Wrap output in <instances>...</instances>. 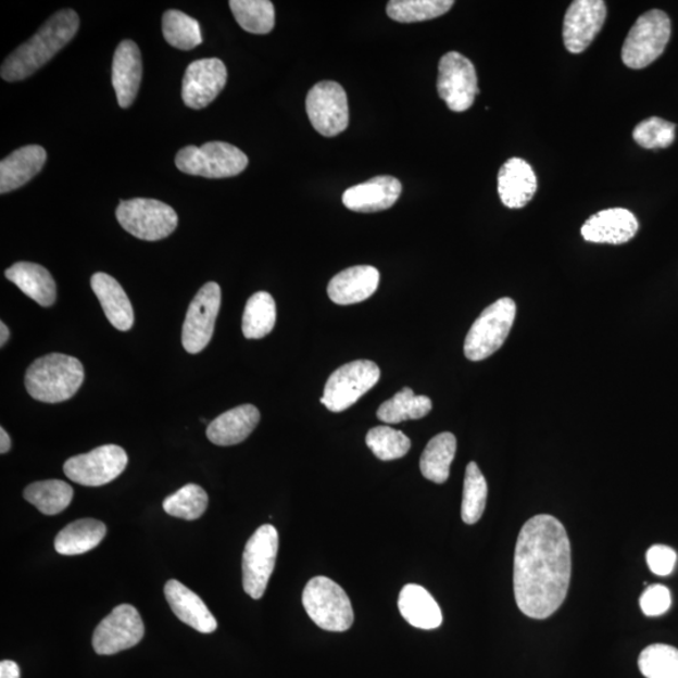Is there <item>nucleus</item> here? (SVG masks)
Masks as SVG:
<instances>
[{"instance_id": "26", "label": "nucleus", "mask_w": 678, "mask_h": 678, "mask_svg": "<svg viewBox=\"0 0 678 678\" xmlns=\"http://www.w3.org/2000/svg\"><path fill=\"white\" fill-rule=\"evenodd\" d=\"M91 287L111 325L123 332L130 330L135 322L133 304L120 282L106 273H96Z\"/></svg>"}, {"instance_id": "36", "label": "nucleus", "mask_w": 678, "mask_h": 678, "mask_svg": "<svg viewBox=\"0 0 678 678\" xmlns=\"http://www.w3.org/2000/svg\"><path fill=\"white\" fill-rule=\"evenodd\" d=\"M163 32L166 42L177 50L190 51L203 43L200 24L180 11H167L163 17Z\"/></svg>"}, {"instance_id": "10", "label": "nucleus", "mask_w": 678, "mask_h": 678, "mask_svg": "<svg viewBox=\"0 0 678 678\" xmlns=\"http://www.w3.org/2000/svg\"><path fill=\"white\" fill-rule=\"evenodd\" d=\"M279 536L271 524L258 528L243 554V587L253 600H261L276 567Z\"/></svg>"}, {"instance_id": "37", "label": "nucleus", "mask_w": 678, "mask_h": 678, "mask_svg": "<svg viewBox=\"0 0 678 678\" xmlns=\"http://www.w3.org/2000/svg\"><path fill=\"white\" fill-rule=\"evenodd\" d=\"M488 500V484L478 464L470 463L466 467L462 518L466 524H475L481 519Z\"/></svg>"}, {"instance_id": "14", "label": "nucleus", "mask_w": 678, "mask_h": 678, "mask_svg": "<svg viewBox=\"0 0 678 678\" xmlns=\"http://www.w3.org/2000/svg\"><path fill=\"white\" fill-rule=\"evenodd\" d=\"M222 304V289L215 281L206 282L189 305L183 326L185 351L197 354L212 341Z\"/></svg>"}, {"instance_id": "13", "label": "nucleus", "mask_w": 678, "mask_h": 678, "mask_svg": "<svg viewBox=\"0 0 678 678\" xmlns=\"http://www.w3.org/2000/svg\"><path fill=\"white\" fill-rule=\"evenodd\" d=\"M438 92L451 111L469 110L480 92L473 62L457 52L443 55L439 63Z\"/></svg>"}, {"instance_id": "46", "label": "nucleus", "mask_w": 678, "mask_h": 678, "mask_svg": "<svg viewBox=\"0 0 678 678\" xmlns=\"http://www.w3.org/2000/svg\"><path fill=\"white\" fill-rule=\"evenodd\" d=\"M0 332H2V336H0V346L4 347L11 336L10 329H8L4 322L0 323Z\"/></svg>"}, {"instance_id": "28", "label": "nucleus", "mask_w": 678, "mask_h": 678, "mask_svg": "<svg viewBox=\"0 0 678 678\" xmlns=\"http://www.w3.org/2000/svg\"><path fill=\"white\" fill-rule=\"evenodd\" d=\"M399 610L411 626L419 629H435L442 624L438 602L422 586L407 585L399 597Z\"/></svg>"}, {"instance_id": "20", "label": "nucleus", "mask_w": 678, "mask_h": 678, "mask_svg": "<svg viewBox=\"0 0 678 678\" xmlns=\"http://www.w3.org/2000/svg\"><path fill=\"white\" fill-rule=\"evenodd\" d=\"M142 79V60L139 47L124 40L117 47L112 63V85L121 108L128 109L136 100Z\"/></svg>"}, {"instance_id": "17", "label": "nucleus", "mask_w": 678, "mask_h": 678, "mask_svg": "<svg viewBox=\"0 0 678 678\" xmlns=\"http://www.w3.org/2000/svg\"><path fill=\"white\" fill-rule=\"evenodd\" d=\"M228 71L219 59L192 62L183 79V100L188 108L201 110L209 106L224 90Z\"/></svg>"}, {"instance_id": "45", "label": "nucleus", "mask_w": 678, "mask_h": 678, "mask_svg": "<svg viewBox=\"0 0 678 678\" xmlns=\"http://www.w3.org/2000/svg\"><path fill=\"white\" fill-rule=\"evenodd\" d=\"M11 447L12 442L10 435H8L2 427V429H0V452H2V454H7V452L11 450Z\"/></svg>"}, {"instance_id": "40", "label": "nucleus", "mask_w": 678, "mask_h": 678, "mask_svg": "<svg viewBox=\"0 0 678 678\" xmlns=\"http://www.w3.org/2000/svg\"><path fill=\"white\" fill-rule=\"evenodd\" d=\"M366 443L374 455L382 462H391L405 455L411 449L407 436L390 426H377L366 436Z\"/></svg>"}, {"instance_id": "32", "label": "nucleus", "mask_w": 678, "mask_h": 678, "mask_svg": "<svg viewBox=\"0 0 678 678\" xmlns=\"http://www.w3.org/2000/svg\"><path fill=\"white\" fill-rule=\"evenodd\" d=\"M23 495L40 513L55 515L68 507L74 499V489L62 480L37 481L30 484Z\"/></svg>"}, {"instance_id": "16", "label": "nucleus", "mask_w": 678, "mask_h": 678, "mask_svg": "<svg viewBox=\"0 0 678 678\" xmlns=\"http://www.w3.org/2000/svg\"><path fill=\"white\" fill-rule=\"evenodd\" d=\"M607 18V7L603 0H576L563 24L564 46L568 52L579 54L587 50L603 28Z\"/></svg>"}, {"instance_id": "22", "label": "nucleus", "mask_w": 678, "mask_h": 678, "mask_svg": "<svg viewBox=\"0 0 678 678\" xmlns=\"http://www.w3.org/2000/svg\"><path fill=\"white\" fill-rule=\"evenodd\" d=\"M379 285L375 266L356 265L347 268L329 281L327 293L339 305L356 304L374 296Z\"/></svg>"}, {"instance_id": "42", "label": "nucleus", "mask_w": 678, "mask_h": 678, "mask_svg": "<svg viewBox=\"0 0 678 678\" xmlns=\"http://www.w3.org/2000/svg\"><path fill=\"white\" fill-rule=\"evenodd\" d=\"M640 604L645 616L658 617L665 615L673 604L671 593L665 586H651L641 595Z\"/></svg>"}, {"instance_id": "19", "label": "nucleus", "mask_w": 678, "mask_h": 678, "mask_svg": "<svg viewBox=\"0 0 678 678\" xmlns=\"http://www.w3.org/2000/svg\"><path fill=\"white\" fill-rule=\"evenodd\" d=\"M401 183L392 176H376L343 192L347 209L356 213H377L390 209L401 196Z\"/></svg>"}, {"instance_id": "2", "label": "nucleus", "mask_w": 678, "mask_h": 678, "mask_svg": "<svg viewBox=\"0 0 678 678\" xmlns=\"http://www.w3.org/2000/svg\"><path fill=\"white\" fill-rule=\"evenodd\" d=\"M78 28L79 18L75 11L55 13L28 42L8 56L0 75L8 83L28 78L63 50L74 39Z\"/></svg>"}, {"instance_id": "18", "label": "nucleus", "mask_w": 678, "mask_h": 678, "mask_svg": "<svg viewBox=\"0 0 678 678\" xmlns=\"http://www.w3.org/2000/svg\"><path fill=\"white\" fill-rule=\"evenodd\" d=\"M639 226L629 210L612 208L589 217L580 233L589 243L620 246L635 238Z\"/></svg>"}, {"instance_id": "5", "label": "nucleus", "mask_w": 678, "mask_h": 678, "mask_svg": "<svg viewBox=\"0 0 678 678\" xmlns=\"http://www.w3.org/2000/svg\"><path fill=\"white\" fill-rule=\"evenodd\" d=\"M516 316V304L512 298H500L484 310L474 322L464 343L467 360L478 362L494 354L511 334Z\"/></svg>"}, {"instance_id": "30", "label": "nucleus", "mask_w": 678, "mask_h": 678, "mask_svg": "<svg viewBox=\"0 0 678 678\" xmlns=\"http://www.w3.org/2000/svg\"><path fill=\"white\" fill-rule=\"evenodd\" d=\"M457 442L455 435L451 432H442L436 435L434 439L427 443L422 460H419V469L427 480L436 484L448 481L450 476V466L454 462Z\"/></svg>"}, {"instance_id": "6", "label": "nucleus", "mask_w": 678, "mask_h": 678, "mask_svg": "<svg viewBox=\"0 0 678 678\" xmlns=\"http://www.w3.org/2000/svg\"><path fill=\"white\" fill-rule=\"evenodd\" d=\"M176 167L180 172L203 176L206 179H225L244 172L249 164L248 156L230 143L215 141L203 147H187L177 152Z\"/></svg>"}, {"instance_id": "12", "label": "nucleus", "mask_w": 678, "mask_h": 678, "mask_svg": "<svg viewBox=\"0 0 678 678\" xmlns=\"http://www.w3.org/2000/svg\"><path fill=\"white\" fill-rule=\"evenodd\" d=\"M126 451L117 445L97 448L88 454L67 460L63 472L72 481L84 487H102L118 478L126 469Z\"/></svg>"}, {"instance_id": "7", "label": "nucleus", "mask_w": 678, "mask_h": 678, "mask_svg": "<svg viewBox=\"0 0 678 678\" xmlns=\"http://www.w3.org/2000/svg\"><path fill=\"white\" fill-rule=\"evenodd\" d=\"M671 38V21L660 10L640 15L622 47V61L628 68L642 70L664 53Z\"/></svg>"}, {"instance_id": "8", "label": "nucleus", "mask_w": 678, "mask_h": 678, "mask_svg": "<svg viewBox=\"0 0 678 678\" xmlns=\"http://www.w3.org/2000/svg\"><path fill=\"white\" fill-rule=\"evenodd\" d=\"M116 217L127 233L137 239L148 241L172 236L179 223V217L172 206L163 201L143 198L121 200Z\"/></svg>"}, {"instance_id": "27", "label": "nucleus", "mask_w": 678, "mask_h": 678, "mask_svg": "<svg viewBox=\"0 0 678 678\" xmlns=\"http://www.w3.org/2000/svg\"><path fill=\"white\" fill-rule=\"evenodd\" d=\"M5 277L14 282L30 300L45 306V309L54 304L56 298L55 281L45 266L28 262L15 263L5 271Z\"/></svg>"}, {"instance_id": "11", "label": "nucleus", "mask_w": 678, "mask_h": 678, "mask_svg": "<svg viewBox=\"0 0 678 678\" xmlns=\"http://www.w3.org/2000/svg\"><path fill=\"white\" fill-rule=\"evenodd\" d=\"M305 110L314 130L335 137L350 124L349 99L343 87L332 80H323L306 95Z\"/></svg>"}, {"instance_id": "44", "label": "nucleus", "mask_w": 678, "mask_h": 678, "mask_svg": "<svg viewBox=\"0 0 678 678\" xmlns=\"http://www.w3.org/2000/svg\"><path fill=\"white\" fill-rule=\"evenodd\" d=\"M0 678H21V669L13 661L0 662Z\"/></svg>"}, {"instance_id": "35", "label": "nucleus", "mask_w": 678, "mask_h": 678, "mask_svg": "<svg viewBox=\"0 0 678 678\" xmlns=\"http://www.w3.org/2000/svg\"><path fill=\"white\" fill-rule=\"evenodd\" d=\"M454 4L452 0H392L386 12L395 22L416 23L439 18Z\"/></svg>"}, {"instance_id": "31", "label": "nucleus", "mask_w": 678, "mask_h": 678, "mask_svg": "<svg viewBox=\"0 0 678 678\" xmlns=\"http://www.w3.org/2000/svg\"><path fill=\"white\" fill-rule=\"evenodd\" d=\"M432 402L427 395H416L410 387L395 393L377 410V417L385 424H400L419 419L431 413Z\"/></svg>"}, {"instance_id": "3", "label": "nucleus", "mask_w": 678, "mask_h": 678, "mask_svg": "<svg viewBox=\"0 0 678 678\" xmlns=\"http://www.w3.org/2000/svg\"><path fill=\"white\" fill-rule=\"evenodd\" d=\"M84 379L85 369L80 361L67 354L52 353L32 363L24 384L35 400L59 403L74 398Z\"/></svg>"}, {"instance_id": "43", "label": "nucleus", "mask_w": 678, "mask_h": 678, "mask_svg": "<svg viewBox=\"0 0 678 678\" xmlns=\"http://www.w3.org/2000/svg\"><path fill=\"white\" fill-rule=\"evenodd\" d=\"M645 558H648L649 567L655 575L668 576L675 569L677 555L673 548L657 544L649 549Z\"/></svg>"}, {"instance_id": "39", "label": "nucleus", "mask_w": 678, "mask_h": 678, "mask_svg": "<svg viewBox=\"0 0 678 678\" xmlns=\"http://www.w3.org/2000/svg\"><path fill=\"white\" fill-rule=\"evenodd\" d=\"M641 674L645 678H678V650L668 644H652L641 652Z\"/></svg>"}, {"instance_id": "38", "label": "nucleus", "mask_w": 678, "mask_h": 678, "mask_svg": "<svg viewBox=\"0 0 678 678\" xmlns=\"http://www.w3.org/2000/svg\"><path fill=\"white\" fill-rule=\"evenodd\" d=\"M208 504L206 491L197 484H188L164 500V511L175 518L197 520L206 512Z\"/></svg>"}, {"instance_id": "25", "label": "nucleus", "mask_w": 678, "mask_h": 678, "mask_svg": "<svg viewBox=\"0 0 678 678\" xmlns=\"http://www.w3.org/2000/svg\"><path fill=\"white\" fill-rule=\"evenodd\" d=\"M47 152L38 145H28L11 153L0 163V192L17 190L40 173Z\"/></svg>"}, {"instance_id": "41", "label": "nucleus", "mask_w": 678, "mask_h": 678, "mask_svg": "<svg viewBox=\"0 0 678 678\" xmlns=\"http://www.w3.org/2000/svg\"><path fill=\"white\" fill-rule=\"evenodd\" d=\"M676 125L660 117H650L637 125L633 139L644 149H666L675 141Z\"/></svg>"}, {"instance_id": "1", "label": "nucleus", "mask_w": 678, "mask_h": 678, "mask_svg": "<svg viewBox=\"0 0 678 678\" xmlns=\"http://www.w3.org/2000/svg\"><path fill=\"white\" fill-rule=\"evenodd\" d=\"M572 549L567 530L552 515L524 524L514 555V595L529 618L547 619L562 607L569 591Z\"/></svg>"}, {"instance_id": "23", "label": "nucleus", "mask_w": 678, "mask_h": 678, "mask_svg": "<svg viewBox=\"0 0 678 678\" xmlns=\"http://www.w3.org/2000/svg\"><path fill=\"white\" fill-rule=\"evenodd\" d=\"M165 597L174 615L185 625L200 633L216 631L217 622L200 597L185 587L179 580L172 579L165 586Z\"/></svg>"}, {"instance_id": "4", "label": "nucleus", "mask_w": 678, "mask_h": 678, "mask_svg": "<svg viewBox=\"0 0 678 678\" xmlns=\"http://www.w3.org/2000/svg\"><path fill=\"white\" fill-rule=\"evenodd\" d=\"M302 602L314 624L325 631L344 632L353 625V608L349 595L332 579H311L304 588Z\"/></svg>"}, {"instance_id": "15", "label": "nucleus", "mask_w": 678, "mask_h": 678, "mask_svg": "<svg viewBox=\"0 0 678 678\" xmlns=\"http://www.w3.org/2000/svg\"><path fill=\"white\" fill-rule=\"evenodd\" d=\"M145 626L139 611L121 604L95 629L92 644L99 655H115L135 648L142 640Z\"/></svg>"}, {"instance_id": "33", "label": "nucleus", "mask_w": 678, "mask_h": 678, "mask_svg": "<svg viewBox=\"0 0 678 678\" xmlns=\"http://www.w3.org/2000/svg\"><path fill=\"white\" fill-rule=\"evenodd\" d=\"M277 322V306L268 292H258L249 298L243 314V335L248 339L268 336Z\"/></svg>"}, {"instance_id": "34", "label": "nucleus", "mask_w": 678, "mask_h": 678, "mask_svg": "<svg viewBox=\"0 0 678 678\" xmlns=\"http://www.w3.org/2000/svg\"><path fill=\"white\" fill-rule=\"evenodd\" d=\"M229 5L234 18L249 34L266 35L274 28L276 12L269 0H230Z\"/></svg>"}, {"instance_id": "9", "label": "nucleus", "mask_w": 678, "mask_h": 678, "mask_svg": "<svg viewBox=\"0 0 678 678\" xmlns=\"http://www.w3.org/2000/svg\"><path fill=\"white\" fill-rule=\"evenodd\" d=\"M379 376L381 371L373 361L347 363L330 375L319 401L332 413H342L373 389L379 381Z\"/></svg>"}, {"instance_id": "24", "label": "nucleus", "mask_w": 678, "mask_h": 678, "mask_svg": "<svg viewBox=\"0 0 678 678\" xmlns=\"http://www.w3.org/2000/svg\"><path fill=\"white\" fill-rule=\"evenodd\" d=\"M260 422V410L253 405H241L210 423L206 436L217 447L238 445L249 438Z\"/></svg>"}, {"instance_id": "21", "label": "nucleus", "mask_w": 678, "mask_h": 678, "mask_svg": "<svg viewBox=\"0 0 678 678\" xmlns=\"http://www.w3.org/2000/svg\"><path fill=\"white\" fill-rule=\"evenodd\" d=\"M538 181L535 170L526 160L508 159L498 175V192L503 204L511 209H522L535 198Z\"/></svg>"}, {"instance_id": "29", "label": "nucleus", "mask_w": 678, "mask_h": 678, "mask_svg": "<svg viewBox=\"0 0 678 678\" xmlns=\"http://www.w3.org/2000/svg\"><path fill=\"white\" fill-rule=\"evenodd\" d=\"M108 528L100 520L79 519L68 524L55 537V552L78 555L92 551L106 537Z\"/></svg>"}]
</instances>
